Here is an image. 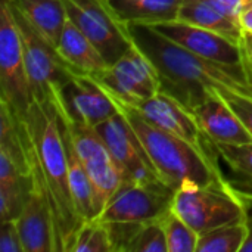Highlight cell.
Instances as JSON below:
<instances>
[{
    "label": "cell",
    "mask_w": 252,
    "mask_h": 252,
    "mask_svg": "<svg viewBox=\"0 0 252 252\" xmlns=\"http://www.w3.org/2000/svg\"><path fill=\"white\" fill-rule=\"evenodd\" d=\"M126 30L155 65L161 92L177 99L189 112L210 97L211 89H227L252 97V68L248 62L226 65L208 61L177 46L146 24H126Z\"/></svg>",
    "instance_id": "1"
},
{
    "label": "cell",
    "mask_w": 252,
    "mask_h": 252,
    "mask_svg": "<svg viewBox=\"0 0 252 252\" xmlns=\"http://www.w3.org/2000/svg\"><path fill=\"white\" fill-rule=\"evenodd\" d=\"M18 123L27 155L43 180L53 216L58 252H71L83 221L69 190L68 154L56 106L50 99L32 100Z\"/></svg>",
    "instance_id": "2"
},
{
    "label": "cell",
    "mask_w": 252,
    "mask_h": 252,
    "mask_svg": "<svg viewBox=\"0 0 252 252\" xmlns=\"http://www.w3.org/2000/svg\"><path fill=\"white\" fill-rule=\"evenodd\" d=\"M118 108L140 139L142 146L162 183L176 190L185 180L211 185L223 179L205 151L152 126L131 106L118 105Z\"/></svg>",
    "instance_id": "3"
},
{
    "label": "cell",
    "mask_w": 252,
    "mask_h": 252,
    "mask_svg": "<svg viewBox=\"0 0 252 252\" xmlns=\"http://www.w3.org/2000/svg\"><path fill=\"white\" fill-rule=\"evenodd\" d=\"M174 189L162 182L126 183L96 217L109 232L112 252H124L142 224L162 219L171 210Z\"/></svg>",
    "instance_id": "4"
},
{
    "label": "cell",
    "mask_w": 252,
    "mask_h": 252,
    "mask_svg": "<svg viewBox=\"0 0 252 252\" xmlns=\"http://www.w3.org/2000/svg\"><path fill=\"white\" fill-rule=\"evenodd\" d=\"M171 210L198 235L247 220V208L224 179L211 185L185 180L176 190Z\"/></svg>",
    "instance_id": "5"
},
{
    "label": "cell",
    "mask_w": 252,
    "mask_h": 252,
    "mask_svg": "<svg viewBox=\"0 0 252 252\" xmlns=\"http://www.w3.org/2000/svg\"><path fill=\"white\" fill-rule=\"evenodd\" d=\"M56 111L65 140L72 148L89 174L97 217L108 202L127 183L124 171L109 154L96 128L71 121L58 106Z\"/></svg>",
    "instance_id": "6"
},
{
    "label": "cell",
    "mask_w": 252,
    "mask_h": 252,
    "mask_svg": "<svg viewBox=\"0 0 252 252\" xmlns=\"http://www.w3.org/2000/svg\"><path fill=\"white\" fill-rule=\"evenodd\" d=\"M94 78L117 105L137 106L161 92V80L155 65L134 43L117 62Z\"/></svg>",
    "instance_id": "7"
},
{
    "label": "cell",
    "mask_w": 252,
    "mask_h": 252,
    "mask_svg": "<svg viewBox=\"0 0 252 252\" xmlns=\"http://www.w3.org/2000/svg\"><path fill=\"white\" fill-rule=\"evenodd\" d=\"M0 87L1 100L19 118L32 103L19 30L7 0L0 10Z\"/></svg>",
    "instance_id": "8"
},
{
    "label": "cell",
    "mask_w": 252,
    "mask_h": 252,
    "mask_svg": "<svg viewBox=\"0 0 252 252\" xmlns=\"http://www.w3.org/2000/svg\"><path fill=\"white\" fill-rule=\"evenodd\" d=\"M12 13L15 16L22 41L25 68L32 99L49 100L52 99L53 92L59 90L75 72L66 66L56 49L50 46L16 10L12 9Z\"/></svg>",
    "instance_id": "9"
},
{
    "label": "cell",
    "mask_w": 252,
    "mask_h": 252,
    "mask_svg": "<svg viewBox=\"0 0 252 252\" xmlns=\"http://www.w3.org/2000/svg\"><path fill=\"white\" fill-rule=\"evenodd\" d=\"M63 4L66 16L96 46L108 65L133 46L126 25L115 19L102 0H63Z\"/></svg>",
    "instance_id": "10"
},
{
    "label": "cell",
    "mask_w": 252,
    "mask_h": 252,
    "mask_svg": "<svg viewBox=\"0 0 252 252\" xmlns=\"http://www.w3.org/2000/svg\"><path fill=\"white\" fill-rule=\"evenodd\" d=\"M71 121L96 128L120 112L118 105L94 77L74 74L50 99Z\"/></svg>",
    "instance_id": "11"
},
{
    "label": "cell",
    "mask_w": 252,
    "mask_h": 252,
    "mask_svg": "<svg viewBox=\"0 0 252 252\" xmlns=\"http://www.w3.org/2000/svg\"><path fill=\"white\" fill-rule=\"evenodd\" d=\"M109 154L121 167L127 183L161 182L157 176L140 139L126 115L120 111L96 127Z\"/></svg>",
    "instance_id": "12"
},
{
    "label": "cell",
    "mask_w": 252,
    "mask_h": 252,
    "mask_svg": "<svg viewBox=\"0 0 252 252\" xmlns=\"http://www.w3.org/2000/svg\"><path fill=\"white\" fill-rule=\"evenodd\" d=\"M28 162L31 189L21 216L15 220L24 252H58L53 216L43 180L30 158Z\"/></svg>",
    "instance_id": "13"
},
{
    "label": "cell",
    "mask_w": 252,
    "mask_h": 252,
    "mask_svg": "<svg viewBox=\"0 0 252 252\" xmlns=\"http://www.w3.org/2000/svg\"><path fill=\"white\" fill-rule=\"evenodd\" d=\"M151 27L177 46L208 61L226 65H242L247 62L239 43L214 31L186 24L179 19L155 24Z\"/></svg>",
    "instance_id": "14"
},
{
    "label": "cell",
    "mask_w": 252,
    "mask_h": 252,
    "mask_svg": "<svg viewBox=\"0 0 252 252\" xmlns=\"http://www.w3.org/2000/svg\"><path fill=\"white\" fill-rule=\"evenodd\" d=\"M192 115L208 143L236 146L252 143L251 133L216 89H211L210 97L199 103Z\"/></svg>",
    "instance_id": "15"
},
{
    "label": "cell",
    "mask_w": 252,
    "mask_h": 252,
    "mask_svg": "<svg viewBox=\"0 0 252 252\" xmlns=\"http://www.w3.org/2000/svg\"><path fill=\"white\" fill-rule=\"evenodd\" d=\"M131 108H134L152 126L183 139L201 151H205L202 142L204 136L195 117L168 93L158 92L155 96Z\"/></svg>",
    "instance_id": "16"
},
{
    "label": "cell",
    "mask_w": 252,
    "mask_h": 252,
    "mask_svg": "<svg viewBox=\"0 0 252 252\" xmlns=\"http://www.w3.org/2000/svg\"><path fill=\"white\" fill-rule=\"evenodd\" d=\"M56 52L66 66L75 74L97 77L109 66L96 46L68 16L63 24Z\"/></svg>",
    "instance_id": "17"
},
{
    "label": "cell",
    "mask_w": 252,
    "mask_h": 252,
    "mask_svg": "<svg viewBox=\"0 0 252 252\" xmlns=\"http://www.w3.org/2000/svg\"><path fill=\"white\" fill-rule=\"evenodd\" d=\"M10 7L16 10L50 46L56 49L63 24L66 21V9L63 0H7Z\"/></svg>",
    "instance_id": "18"
},
{
    "label": "cell",
    "mask_w": 252,
    "mask_h": 252,
    "mask_svg": "<svg viewBox=\"0 0 252 252\" xmlns=\"http://www.w3.org/2000/svg\"><path fill=\"white\" fill-rule=\"evenodd\" d=\"M121 24H146L176 21L183 0H102Z\"/></svg>",
    "instance_id": "19"
},
{
    "label": "cell",
    "mask_w": 252,
    "mask_h": 252,
    "mask_svg": "<svg viewBox=\"0 0 252 252\" xmlns=\"http://www.w3.org/2000/svg\"><path fill=\"white\" fill-rule=\"evenodd\" d=\"M177 19L221 34L239 44L244 38L241 24L223 13L208 0H183Z\"/></svg>",
    "instance_id": "20"
},
{
    "label": "cell",
    "mask_w": 252,
    "mask_h": 252,
    "mask_svg": "<svg viewBox=\"0 0 252 252\" xmlns=\"http://www.w3.org/2000/svg\"><path fill=\"white\" fill-rule=\"evenodd\" d=\"M63 136V134H62ZM65 140V137H63ZM66 154H68V180H69V190L74 201V207L77 210V214L80 220L90 221L96 219V210H94V198H93V188L89 179V174L72 151V148L65 140Z\"/></svg>",
    "instance_id": "21"
},
{
    "label": "cell",
    "mask_w": 252,
    "mask_h": 252,
    "mask_svg": "<svg viewBox=\"0 0 252 252\" xmlns=\"http://www.w3.org/2000/svg\"><path fill=\"white\" fill-rule=\"evenodd\" d=\"M248 236V220L229 223L199 235L196 252H241Z\"/></svg>",
    "instance_id": "22"
},
{
    "label": "cell",
    "mask_w": 252,
    "mask_h": 252,
    "mask_svg": "<svg viewBox=\"0 0 252 252\" xmlns=\"http://www.w3.org/2000/svg\"><path fill=\"white\" fill-rule=\"evenodd\" d=\"M168 252H196L199 235L173 210L162 217Z\"/></svg>",
    "instance_id": "23"
},
{
    "label": "cell",
    "mask_w": 252,
    "mask_h": 252,
    "mask_svg": "<svg viewBox=\"0 0 252 252\" xmlns=\"http://www.w3.org/2000/svg\"><path fill=\"white\" fill-rule=\"evenodd\" d=\"M71 252H112L106 226L97 219L84 221L77 232Z\"/></svg>",
    "instance_id": "24"
},
{
    "label": "cell",
    "mask_w": 252,
    "mask_h": 252,
    "mask_svg": "<svg viewBox=\"0 0 252 252\" xmlns=\"http://www.w3.org/2000/svg\"><path fill=\"white\" fill-rule=\"evenodd\" d=\"M124 252H168L162 219L142 224L126 245Z\"/></svg>",
    "instance_id": "25"
},
{
    "label": "cell",
    "mask_w": 252,
    "mask_h": 252,
    "mask_svg": "<svg viewBox=\"0 0 252 252\" xmlns=\"http://www.w3.org/2000/svg\"><path fill=\"white\" fill-rule=\"evenodd\" d=\"M213 145V143H211ZM221 159L235 171L244 176V179L252 180V143L247 145H213ZM252 192V190H236Z\"/></svg>",
    "instance_id": "26"
},
{
    "label": "cell",
    "mask_w": 252,
    "mask_h": 252,
    "mask_svg": "<svg viewBox=\"0 0 252 252\" xmlns=\"http://www.w3.org/2000/svg\"><path fill=\"white\" fill-rule=\"evenodd\" d=\"M217 93L227 102V105L236 112V115L242 120L245 127L252 136V97L235 93L227 89H216Z\"/></svg>",
    "instance_id": "27"
},
{
    "label": "cell",
    "mask_w": 252,
    "mask_h": 252,
    "mask_svg": "<svg viewBox=\"0 0 252 252\" xmlns=\"http://www.w3.org/2000/svg\"><path fill=\"white\" fill-rule=\"evenodd\" d=\"M0 252H24L21 236L15 220L1 221L0 227Z\"/></svg>",
    "instance_id": "28"
},
{
    "label": "cell",
    "mask_w": 252,
    "mask_h": 252,
    "mask_svg": "<svg viewBox=\"0 0 252 252\" xmlns=\"http://www.w3.org/2000/svg\"><path fill=\"white\" fill-rule=\"evenodd\" d=\"M208 1H211L217 9H220L223 13L229 15L230 18H233L236 21H238V16H239L241 6L244 3V0H208Z\"/></svg>",
    "instance_id": "29"
},
{
    "label": "cell",
    "mask_w": 252,
    "mask_h": 252,
    "mask_svg": "<svg viewBox=\"0 0 252 252\" xmlns=\"http://www.w3.org/2000/svg\"><path fill=\"white\" fill-rule=\"evenodd\" d=\"M238 21H239L244 32L252 34V0H244L241 10H239Z\"/></svg>",
    "instance_id": "30"
},
{
    "label": "cell",
    "mask_w": 252,
    "mask_h": 252,
    "mask_svg": "<svg viewBox=\"0 0 252 252\" xmlns=\"http://www.w3.org/2000/svg\"><path fill=\"white\" fill-rule=\"evenodd\" d=\"M242 50H244V55H245V61L250 63V66L252 68V34L248 32H244V38H242Z\"/></svg>",
    "instance_id": "31"
},
{
    "label": "cell",
    "mask_w": 252,
    "mask_h": 252,
    "mask_svg": "<svg viewBox=\"0 0 252 252\" xmlns=\"http://www.w3.org/2000/svg\"><path fill=\"white\" fill-rule=\"evenodd\" d=\"M247 220H248V236L241 252H252V214L247 213Z\"/></svg>",
    "instance_id": "32"
},
{
    "label": "cell",
    "mask_w": 252,
    "mask_h": 252,
    "mask_svg": "<svg viewBox=\"0 0 252 252\" xmlns=\"http://www.w3.org/2000/svg\"><path fill=\"white\" fill-rule=\"evenodd\" d=\"M239 198H241V201L244 202V205H245V208H247V213L248 214H252V192H236V190H233Z\"/></svg>",
    "instance_id": "33"
}]
</instances>
